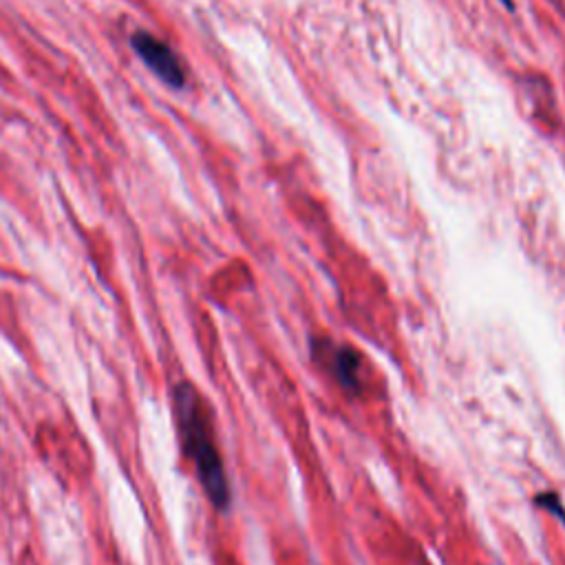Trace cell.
<instances>
[{
	"mask_svg": "<svg viewBox=\"0 0 565 565\" xmlns=\"http://www.w3.org/2000/svg\"><path fill=\"white\" fill-rule=\"evenodd\" d=\"M174 413L183 448L194 463L201 488L216 510H225L230 505V483L212 437L205 404L190 382H179L174 386Z\"/></svg>",
	"mask_w": 565,
	"mask_h": 565,
	"instance_id": "1",
	"label": "cell"
},
{
	"mask_svg": "<svg viewBox=\"0 0 565 565\" xmlns=\"http://www.w3.org/2000/svg\"><path fill=\"white\" fill-rule=\"evenodd\" d=\"M311 355L316 362L324 364V369L335 377V382L349 391L358 393L360 391V353L349 347V344H338L324 340V338H313L311 340Z\"/></svg>",
	"mask_w": 565,
	"mask_h": 565,
	"instance_id": "2",
	"label": "cell"
},
{
	"mask_svg": "<svg viewBox=\"0 0 565 565\" xmlns=\"http://www.w3.org/2000/svg\"><path fill=\"white\" fill-rule=\"evenodd\" d=\"M130 44H132L135 53L139 55V60H141L154 75H159L166 84H170V86H174V88L183 86V82H185L183 64L179 62V57L174 55V51H172L166 42L157 40L154 35H150V33H146V31H137V33L132 35Z\"/></svg>",
	"mask_w": 565,
	"mask_h": 565,
	"instance_id": "3",
	"label": "cell"
},
{
	"mask_svg": "<svg viewBox=\"0 0 565 565\" xmlns=\"http://www.w3.org/2000/svg\"><path fill=\"white\" fill-rule=\"evenodd\" d=\"M536 503L541 505V508H547L550 512H558L563 519H565V512H563V508H561V501H558V497L554 494V492H547V494H539L536 497Z\"/></svg>",
	"mask_w": 565,
	"mask_h": 565,
	"instance_id": "4",
	"label": "cell"
}]
</instances>
